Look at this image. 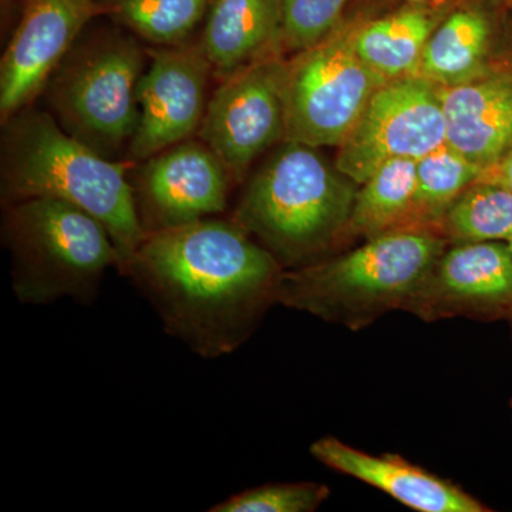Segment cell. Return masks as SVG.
Returning <instances> with one entry per match:
<instances>
[{"instance_id":"6da1fadb","label":"cell","mask_w":512,"mask_h":512,"mask_svg":"<svg viewBox=\"0 0 512 512\" xmlns=\"http://www.w3.org/2000/svg\"><path fill=\"white\" fill-rule=\"evenodd\" d=\"M284 271L237 222L205 218L147 234L123 275L146 296L168 335L217 359L255 332L276 303Z\"/></svg>"},{"instance_id":"7a4b0ae2","label":"cell","mask_w":512,"mask_h":512,"mask_svg":"<svg viewBox=\"0 0 512 512\" xmlns=\"http://www.w3.org/2000/svg\"><path fill=\"white\" fill-rule=\"evenodd\" d=\"M3 192L9 204L52 197L89 212L119 249L121 274L147 235L127 180V164L101 156L43 111L9 120Z\"/></svg>"},{"instance_id":"3957f363","label":"cell","mask_w":512,"mask_h":512,"mask_svg":"<svg viewBox=\"0 0 512 512\" xmlns=\"http://www.w3.org/2000/svg\"><path fill=\"white\" fill-rule=\"evenodd\" d=\"M357 188L318 148L285 141L249 181L232 221L282 266L301 268L342 244Z\"/></svg>"},{"instance_id":"277c9868","label":"cell","mask_w":512,"mask_h":512,"mask_svg":"<svg viewBox=\"0 0 512 512\" xmlns=\"http://www.w3.org/2000/svg\"><path fill=\"white\" fill-rule=\"evenodd\" d=\"M431 229H394L346 254L285 269L276 303L360 330L402 311L431 265L448 247Z\"/></svg>"},{"instance_id":"5b68a950","label":"cell","mask_w":512,"mask_h":512,"mask_svg":"<svg viewBox=\"0 0 512 512\" xmlns=\"http://www.w3.org/2000/svg\"><path fill=\"white\" fill-rule=\"evenodd\" d=\"M5 237L15 258L13 292L29 305L62 298L92 303L104 272L111 266L121 268L119 249L106 227L59 198L9 204Z\"/></svg>"},{"instance_id":"8992f818","label":"cell","mask_w":512,"mask_h":512,"mask_svg":"<svg viewBox=\"0 0 512 512\" xmlns=\"http://www.w3.org/2000/svg\"><path fill=\"white\" fill-rule=\"evenodd\" d=\"M57 69L52 103L60 126L110 160L127 151L140 123L144 53L137 40L104 33Z\"/></svg>"},{"instance_id":"52a82bcc","label":"cell","mask_w":512,"mask_h":512,"mask_svg":"<svg viewBox=\"0 0 512 512\" xmlns=\"http://www.w3.org/2000/svg\"><path fill=\"white\" fill-rule=\"evenodd\" d=\"M359 19L346 16L325 39L286 62L285 141L339 147L387 83L356 52Z\"/></svg>"},{"instance_id":"ba28073f","label":"cell","mask_w":512,"mask_h":512,"mask_svg":"<svg viewBox=\"0 0 512 512\" xmlns=\"http://www.w3.org/2000/svg\"><path fill=\"white\" fill-rule=\"evenodd\" d=\"M446 144L436 86L420 77L384 83L338 147L335 165L357 185L394 158L421 157Z\"/></svg>"},{"instance_id":"9c48e42d","label":"cell","mask_w":512,"mask_h":512,"mask_svg":"<svg viewBox=\"0 0 512 512\" xmlns=\"http://www.w3.org/2000/svg\"><path fill=\"white\" fill-rule=\"evenodd\" d=\"M286 62L282 56L259 60L222 80L207 104L201 141L232 180H242L255 158L285 140Z\"/></svg>"},{"instance_id":"30bf717a","label":"cell","mask_w":512,"mask_h":512,"mask_svg":"<svg viewBox=\"0 0 512 512\" xmlns=\"http://www.w3.org/2000/svg\"><path fill=\"white\" fill-rule=\"evenodd\" d=\"M402 311L424 322L512 318V252L507 242H467L446 248Z\"/></svg>"},{"instance_id":"8fae6325","label":"cell","mask_w":512,"mask_h":512,"mask_svg":"<svg viewBox=\"0 0 512 512\" xmlns=\"http://www.w3.org/2000/svg\"><path fill=\"white\" fill-rule=\"evenodd\" d=\"M150 66L138 83L140 123L127 150L128 160H148L187 141L207 110L211 64L201 42L151 50Z\"/></svg>"},{"instance_id":"7c38bea8","label":"cell","mask_w":512,"mask_h":512,"mask_svg":"<svg viewBox=\"0 0 512 512\" xmlns=\"http://www.w3.org/2000/svg\"><path fill=\"white\" fill-rule=\"evenodd\" d=\"M103 16L100 0H23L0 64V114L9 121L52 79L77 37Z\"/></svg>"},{"instance_id":"4fadbf2b","label":"cell","mask_w":512,"mask_h":512,"mask_svg":"<svg viewBox=\"0 0 512 512\" xmlns=\"http://www.w3.org/2000/svg\"><path fill=\"white\" fill-rule=\"evenodd\" d=\"M225 165L204 143L183 141L141 168L134 195L146 234L214 217L227 210Z\"/></svg>"},{"instance_id":"5bb4252c","label":"cell","mask_w":512,"mask_h":512,"mask_svg":"<svg viewBox=\"0 0 512 512\" xmlns=\"http://www.w3.org/2000/svg\"><path fill=\"white\" fill-rule=\"evenodd\" d=\"M311 454L323 466L383 491L406 507L420 512L490 511L476 497L451 481L444 480L399 454L380 456L322 437L311 446Z\"/></svg>"},{"instance_id":"9a60e30c","label":"cell","mask_w":512,"mask_h":512,"mask_svg":"<svg viewBox=\"0 0 512 512\" xmlns=\"http://www.w3.org/2000/svg\"><path fill=\"white\" fill-rule=\"evenodd\" d=\"M437 90L447 146L487 173L512 147L511 74L490 70L471 82Z\"/></svg>"},{"instance_id":"2e32d148","label":"cell","mask_w":512,"mask_h":512,"mask_svg":"<svg viewBox=\"0 0 512 512\" xmlns=\"http://www.w3.org/2000/svg\"><path fill=\"white\" fill-rule=\"evenodd\" d=\"M202 49L220 82L259 60L284 55L279 0H211Z\"/></svg>"},{"instance_id":"e0dca14e","label":"cell","mask_w":512,"mask_h":512,"mask_svg":"<svg viewBox=\"0 0 512 512\" xmlns=\"http://www.w3.org/2000/svg\"><path fill=\"white\" fill-rule=\"evenodd\" d=\"M447 10L444 6L434 8L429 0H420L407 2L379 18L360 16L355 32L356 52L386 82L417 77L424 47Z\"/></svg>"},{"instance_id":"ac0fdd59","label":"cell","mask_w":512,"mask_h":512,"mask_svg":"<svg viewBox=\"0 0 512 512\" xmlns=\"http://www.w3.org/2000/svg\"><path fill=\"white\" fill-rule=\"evenodd\" d=\"M491 40L493 19L483 5L448 9L424 47L417 77L439 89L477 79L490 72Z\"/></svg>"},{"instance_id":"d6986e66","label":"cell","mask_w":512,"mask_h":512,"mask_svg":"<svg viewBox=\"0 0 512 512\" xmlns=\"http://www.w3.org/2000/svg\"><path fill=\"white\" fill-rule=\"evenodd\" d=\"M417 160L386 161L357 188L343 242L370 239L402 227L416 190Z\"/></svg>"},{"instance_id":"ffe728a7","label":"cell","mask_w":512,"mask_h":512,"mask_svg":"<svg viewBox=\"0 0 512 512\" xmlns=\"http://www.w3.org/2000/svg\"><path fill=\"white\" fill-rule=\"evenodd\" d=\"M481 175L476 165L468 163L447 144L421 157L417 160L412 207L399 229L437 231L451 204Z\"/></svg>"},{"instance_id":"44dd1931","label":"cell","mask_w":512,"mask_h":512,"mask_svg":"<svg viewBox=\"0 0 512 512\" xmlns=\"http://www.w3.org/2000/svg\"><path fill=\"white\" fill-rule=\"evenodd\" d=\"M437 231L451 245L510 241L512 192L495 181L480 178L451 204Z\"/></svg>"},{"instance_id":"7402d4cb","label":"cell","mask_w":512,"mask_h":512,"mask_svg":"<svg viewBox=\"0 0 512 512\" xmlns=\"http://www.w3.org/2000/svg\"><path fill=\"white\" fill-rule=\"evenodd\" d=\"M211 0H100L103 16L158 46L188 42Z\"/></svg>"},{"instance_id":"603a6c76","label":"cell","mask_w":512,"mask_h":512,"mask_svg":"<svg viewBox=\"0 0 512 512\" xmlns=\"http://www.w3.org/2000/svg\"><path fill=\"white\" fill-rule=\"evenodd\" d=\"M282 46L285 52H303L330 35L343 19L349 0H279Z\"/></svg>"},{"instance_id":"cb8c5ba5","label":"cell","mask_w":512,"mask_h":512,"mask_svg":"<svg viewBox=\"0 0 512 512\" xmlns=\"http://www.w3.org/2000/svg\"><path fill=\"white\" fill-rule=\"evenodd\" d=\"M328 485L279 483L251 488L231 495L210 508L211 512H313L328 500Z\"/></svg>"},{"instance_id":"d4e9b609","label":"cell","mask_w":512,"mask_h":512,"mask_svg":"<svg viewBox=\"0 0 512 512\" xmlns=\"http://www.w3.org/2000/svg\"><path fill=\"white\" fill-rule=\"evenodd\" d=\"M481 178L504 185L507 190L512 192V147L511 150L501 158L500 163L483 174Z\"/></svg>"},{"instance_id":"484cf974","label":"cell","mask_w":512,"mask_h":512,"mask_svg":"<svg viewBox=\"0 0 512 512\" xmlns=\"http://www.w3.org/2000/svg\"><path fill=\"white\" fill-rule=\"evenodd\" d=\"M407 2H420V0H407ZM490 2H493L495 6L504 5L507 0H490Z\"/></svg>"},{"instance_id":"4316f807","label":"cell","mask_w":512,"mask_h":512,"mask_svg":"<svg viewBox=\"0 0 512 512\" xmlns=\"http://www.w3.org/2000/svg\"><path fill=\"white\" fill-rule=\"evenodd\" d=\"M507 244H508V247H510L511 252H512V238L510 239V241L507 242Z\"/></svg>"},{"instance_id":"83f0119b","label":"cell","mask_w":512,"mask_h":512,"mask_svg":"<svg viewBox=\"0 0 512 512\" xmlns=\"http://www.w3.org/2000/svg\"><path fill=\"white\" fill-rule=\"evenodd\" d=\"M510 323H511V329H512V318L510 319Z\"/></svg>"}]
</instances>
